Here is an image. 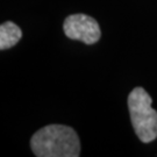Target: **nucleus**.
I'll return each mask as SVG.
<instances>
[{
	"label": "nucleus",
	"instance_id": "f257e3e1",
	"mask_svg": "<svg viewBox=\"0 0 157 157\" xmlns=\"http://www.w3.org/2000/svg\"><path fill=\"white\" fill-rule=\"evenodd\" d=\"M30 148L37 157H78L80 142L76 130L64 124H48L32 136Z\"/></svg>",
	"mask_w": 157,
	"mask_h": 157
},
{
	"label": "nucleus",
	"instance_id": "f03ea898",
	"mask_svg": "<svg viewBox=\"0 0 157 157\" xmlns=\"http://www.w3.org/2000/svg\"><path fill=\"white\" fill-rule=\"evenodd\" d=\"M151 97L143 87H135L128 95V109L135 134L143 143L157 137V112L151 107Z\"/></svg>",
	"mask_w": 157,
	"mask_h": 157
},
{
	"label": "nucleus",
	"instance_id": "7ed1b4c3",
	"mask_svg": "<svg viewBox=\"0 0 157 157\" xmlns=\"http://www.w3.org/2000/svg\"><path fill=\"white\" fill-rule=\"evenodd\" d=\"M64 33L70 40L82 41L86 44H94L101 36L99 23L86 14H72L64 20Z\"/></svg>",
	"mask_w": 157,
	"mask_h": 157
},
{
	"label": "nucleus",
	"instance_id": "20e7f679",
	"mask_svg": "<svg viewBox=\"0 0 157 157\" xmlns=\"http://www.w3.org/2000/svg\"><path fill=\"white\" fill-rule=\"evenodd\" d=\"M22 37L21 28L12 21H6L0 26V49L6 50L17 44Z\"/></svg>",
	"mask_w": 157,
	"mask_h": 157
}]
</instances>
